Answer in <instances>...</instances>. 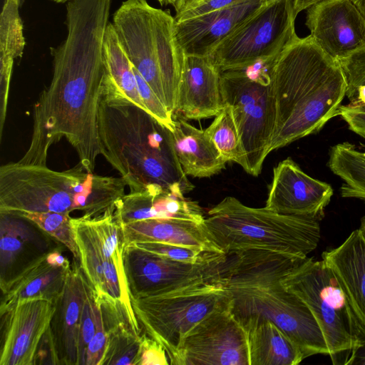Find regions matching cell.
<instances>
[{"label":"cell","mask_w":365,"mask_h":365,"mask_svg":"<svg viewBox=\"0 0 365 365\" xmlns=\"http://www.w3.org/2000/svg\"><path fill=\"white\" fill-rule=\"evenodd\" d=\"M51 238L23 217L0 213V287L55 248Z\"/></svg>","instance_id":"20"},{"label":"cell","mask_w":365,"mask_h":365,"mask_svg":"<svg viewBox=\"0 0 365 365\" xmlns=\"http://www.w3.org/2000/svg\"><path fill=\"white\" fill-rule=\"evenodd\" d=\"M103 53L106 67L103 91L125 98L148 111L138 91L133 64L111 22L108 23L105 32Z\"/></svg>","instance_id":"28"},{"label":"cell","mask_w":365,"mask_h":365,"mask_svg":"<svg viewBox=\"0 0 365 365\" xmlns=\"http://www.w3.org/2000/svg\"><path fill=\"white\" fill-rule=\"evenodd\" d=\"M169 364L165 349L156 341L143 333L138 365H168Z\"/></svg>","instance_id":"39"},{"label":"cell","mask_w":365,"mask_h":365,"mask_svg":"<svg viewBox=\"0 0 365 365\" xmlns=\"http://www.w3.org/2000/svg\"><path fill=\"white\" fill-rule=\"evenodd\" d=\"M247 0H200L181 13L176 14L175 21H181L194 16L228 7Z\"/></svg>","instance_id":"40"},{"label":"cell","mask_w":365,"mask_h":365,"mask_svg":"<svg viewBox=\"0 0 365 365\" xmlns=\"http://www.w3.org/2000/svg\"><path fill=\"white\" fill-rule=\"evenodd\" d=\"M286 289L302 299L315 317L334 365H346L351 351L365 341V323L331 269L308 257L282 279Z\"/></svg>","instance_id":"8"},{"label":"cell","mask_w":365,"mask_h":365,"mask_svg":"<svg viewBox=\"0 0 365 365\" xmlns=\"http://www.w3.org/2000/svg\"><path fill=\"white\" fill-rule=\"evenodd\" d=\"M20 0H4L0 16V107L8 105L14 60L21 58L25 46Z\"/></svg>","instance_id":"30"},{"label":"cell","mask_w":365,"mask_h":365,"mask_svg":"<svg viewBox=\"0 0 365 365\" xmlns=\"http://www.w3.org/2000/svg\"><path fill=\"white\" fill-rule=\"evenodd\" d=\"M328 166L344 183L341 187L343 197L365 200V151L344 142L331 148Z\"/></svg>","instance_id":"31"},{"label":"cell","mask_w":365,"mask_h":365,"mask_svg":"<svg viewBox=\"0 0 365 365\" xmlns=\"http://www.w3.org/2000/svg\"><path fill=\"white\" fill-rule=\"evenodd\" d=\"M111 0H70L67 35L50 47L53 76L34 106L29 148L17 161L46 165L49 148L64 138L81 163L93 173L100 155L98 113L104 91L103 45Z\"/></svg>","instance_id":"1"},{"label":"cell","mask_w":365,"mask_h":365,"mask_svg":"<svg viewBox=\"0 0 365 365\" xmlns=\"http://www.w3.org/2000/svg\"><path fill=\"white\" fill-rule=\"evenodd\" d=\"M247 339L250 365H297L304 356L273 322L259 315L236 318Z\"/></svg>","instance_id":"24"},{"label":"cell","mask_w":365,"mask_h":365,"mask_svg":"<svg viewBox=\"0 0 365 365\" xmlns=\"http://www.w3.org/2000/svg\"><path fill=\"white\" fill-rule=\"evenodd\" d=\"M135 246L172 260L188 264H207L226 260L227 255L182 245L156 242H133Z\"/></svg>","instance_id":"34"},{"label":"cell","mask_w":365,"mask_h":365,"mask_svg":"<svg viewBox=\"0 0 365 365\" xmlns=\"http://www.w3.org/2000/svg\"><path fill=\"white\" fill-rule=\"evenodd\" d=\"M98 304L107 334L101 365H138L142 334L134 330L123 310L110 304Z\"/></svg>","instance_id":"29"},{"label":"cell","mask_w":365,"mask_h":365,"mask_svg":"<svg viewBox=\"0 0 365 365\" xmlns=\"http://www.w3.org/2000/svg\"><path fill=\"white\" fill-rule=\"evenodd\" d=\"M143 333L166 351L176 365L184 339L210 314L231 308L229 292L219 279L169 293L131 299Z\"/></svg>","instance_id":"9"},{"label":"cell","mask_w":365,"mask_h":365,"mask_svg":"<svg viewBox=\"0 0 365 365\" xmlns=\"http://www.w3.org/2000/svg\"><path fill=\"white\" fill-rule=\"evenodd\" d=\"M339 115L346 122L350 130L365 138V107L341 106Z\"/></svg>","instance_id":"41"},{"label":"cell","mask_w":365,"mask_h":365,"mask_svg":"<svg viewBox=\"0 0 365 365\" xmlns=\"http://www.w3.org/2000/svg\"><path fill=\"white\" fill-rule=\"evenodd\" d=\"M121 226L126 245L138 242H156L225 254L205 220L148 219Z\"/></svg>","instance_id":"23"},{"label":"cell","mask_w":365,"mask_h":365,"mask_svg":"<svg viewBox=\"0 0 365 365\" xmlns=\"http://www.w3.org/2000/svg\"><path fill=\"white\" fill-rule=\"evenodd\" d=\"M49 1L54 2V3L63 4V3H67L70 0H49Z\"/></svg>","instance_id":"50"},{"label":"cell","mask_w":365,"mask_h":365,"mask_svg":"<svg viewBox=\"0 0 365 365\" xmlns=\"http://www.w3.org/2000/svg\"><path fill=\"white\" fill-rule=\"evenodd\" d=\"M49 252L40 256L16 277L0 287V313L26 299L43 298L56 303L71 267L51 264L47 260Z\"/></svg>","instance_id":"25"},{"label":"cell","mask_w":365,"mask_h":365,"mask_svg":"<svg viewBox=\"0 0 365 365\" xmlns=\"http://www.w3.org/2000/svg\"><path fill=\"white\" fill-rule=\"evenodd\" d=\"M71 223L79 252V264L96 302L122 309L133 329L142 333L132 307L123 259L101 248L87 218L72 217Z\"/></svg>","instance_id":"13"},{"label":"cell","mask_w":365,"mask_h":365,"mask_svg":"<svg viewBox=\"0 0 365 365\" xmlns=\"http://www.w3.org/2000/svg\"><path fill=\"white\" fill-rule=\"evenodd\" d=\"M97 304L88 284L78 336V365H86L88 346L96 330Z\"/></svg>","instance_id":"36"},{"label":"cell","mask_w":365,"mask_h":365,"mask_svg":"<svg viewBox=\"0 0 365 365\" xmlns=\"http://www.w3.org/2000/svg\"><path fill=\"white\" fill-rule=\"evenodd\" d=\"M120 178L88 172L81 163L62 171L11 162L0 168V213L78 210L93 219L114 214L125 195Z\"/></svg>","instance_id":"5"},{"label":"cell","mask_w":365,"mask_h":365,"mask_svg":"<svg viewBox=\"0 0 365 365\" xmlns=\"http://www.w3.org/2000/svg\"><path fill=\"white\" fill-rule=\"evenodd\" d=\"M88 287L80 264L73 263L49 327L59 365H78L79 329Z\"/></svg>","instance_id":"21"},{"label":"cell","mask_w":365,"mask_h":365,"mask_svg":"<svg viewBox=\"0 0 365 365\" xmlns=\"http://www.w3.org/2000/svg\"><path fill=\"white\" fill-rule=\"evenodd\" d=\"M26 0H20V6L21 7L23 4H24Z\"/></svg>","instance_id":"51"},{"label":"cell","mask_w":365,"mask_h":365,"mask_svg":"<svg viewBox=\"0 0 365 365\" xmlns=\"http://www.w3.org/2000/svg\"><path fill=\"white\" fill-rule=\"evenodd\" d=\"M199 1L200 0H177L175 4L173 6L175 8L176 14L181 13Z\"/></svg>","instance_id":"46"},{"label":"cell","mask_w":365,"mask_h":365,"mask_svg":"<svg viewBox=\"0 0 365 365\" xmlns=\"http://www.w3.org/2000/svg\"><path fill=\"white\" fill-rule=\"evenodd\" d=\"M169 10L147 0H125L113 15V25L134 68L173 114L184 61Z\"/></svg>","instance_id":"6"},{"label":"cell","mask_w":365,"mask_h":365,"mask_svg":"<svg viewBox=\"0 0 365 365\" xmlns=\"http://www.w3.org/2000/svg\"><path fill=\"white\" fill-rule=\"evenodd\" d=\"M196 4V3H195Z\"/></svg>","instance_id":"52"},{"label":"cell","mask_w":365,"mask_h":365,"mask_svg":"<svg viewBox=\"0 0 365 365\" xmlns=\"http://www.w3.org/2000/svg\"><path fill=\"white\" fill-rule=\"evenodd\" d=\"M322 257L365 323V240L359 230L338 247L324 251Z\"/></svg>","instance_id":"26"},{"label":"cell","mask_w":365,"mask_h":365,"mask_svg":"<svg viewBox=\"0 0 365 365\" xmlns=\"http://www.w3.org/2000/svg\"><path fill=\"white\" fill-rule=\"evenodd\" d=\"M250 365L245 331L231 308L213 313L187 335L176 365Z\"/></svg>","instance_id":"14"},{"label":"cell","mask_w":365,"mask_h":365,"mask_svg":"<svg viewBox=\"0 0 365 365\" xmlns=\"http://www.w3.org/2000/svg\"><path fill=\"white\" fill-rule=\"evenodd\" d=\"M358 229L359 230L364 240H365V215L361 219L360 226Z\"/></svg>","instance_id":"48"},{"label":"cell","mask_w":365,"mask_h":365,"mask_svg":"<svg viewBox=\"0 0 365 365\" xmlns=\"http://www.w3.org/2000/svg\"><path fill=\"white\" fill-rule=\"evenodd\" d=\"M106 343L107 334L103 320L102 312L100 306L97 304L96 330L88 346L86 365L101 364Z\"/></svg>","instance_id":"38"},{"label":"cell","mask_w":365,"mask_h":365,"mask_svg":"<svg viewBox=\"0 0 365 365\" xmlns=\"http://www.w3.org/2000/svg\"><path fill=\"white\" fill-rule=\"evenodd\" d=\"M345 75L346 96L354 106L365 107V49L339 61Z\"/></svg>","instance_id":"35"},{"label":"cell","mask_w":365,"mask_h":365,"mask_svg":"<svg viewBox=\"0 0 365 365\" xmlns=\"http://www.w3.org/2000/svg\"><path fill=\"white\" fill-rule=\"evenodd\" d=\"M295 14L324 0H292Z\"/></svg>","instance_id":"45"},{"label":"cell","mask_w":365,"mask_h":365,"mask_svg":"<svg viewBox=\"0 0 365 365\" xmlns=\"http://www.w3.org/2000/svg\"><path fill=\"white\" fill-rule=\"evenodd\" d=\"M114 215L121 225L148 219L205 220L196 201L156 185L125 194L117 202Z\"/></svg>","instance_id":"22"},{"label":"cell","mask_w":365,"mask_h":365,"mask_svg":"<svg viewBox=\"0 0 365 365\" xmlns=\"http://www.w3.org/2000/svg\"><path fill=\"white\" fill-rule=\"evenodd\" d=\"M133 69L135 76L139 95L147 110L160 123L171 132H173L174 120L173 119V114L133 66Z\"/></svg>","instance_id":"37"},{"label":"cell","mask_w":365,"mask_h":365,"mask_svg":"<svg viewBox=\"0 0 365 365\" xmlns=\"http://www.w3.org/2000/svg\"><path fill=\"white\" fill-rule=\"evenodd\" d=\"M61 247L58 246L51 250L47 255L48 262L54 266L71 268V265L68 259L61 254Z\"/></svg>","instance_id":"43"},{"label":"cell","mask_w":365,"mask_h":365,"mask_svg":"<svg viewBox=\"0 0 365 365\" xmlns=\"http://www.w3.org/2000/svg\"><path fill=\"white\" fill-rule=\"evenodd\" d=\"M188 264L125 245L123 265L131 299L172 292L220 279L225 262Z\"/></svg>","instance_id":"12"},{"label":"cell","mask_w":365,"mask_h":365,"mask_svg":"<svg viewBox=\"0 0 365 365\" xmlns=\"http://www.w3.org/2000/svg\"><path fill=\"white\" fill-rule=\"evenodd\" d=\"M98 135L100 155L119 173L130 192L153 185L179 195L194 189L178 160L173 132L126 98L103 91Z\"/></svg>","instance_id":"3"},{"label":"cell","mask_w":365,"mask_h":365,"mask_svg":"<svg viewBox=\"0 0 365 365\" xmlns=\"http://www.w3.org/2000/svg\"><path fill=\"white\" fill-rule=\"evenodd\" d=\"M17 215L30 220L53 240L64 245L72 254L74 262L79 264V252L70 214L42 212H21Z\"/></svg>","instance_id":"33"},{"label":"cell","mask_w":365,"mask_h":365,"mask_svg":"<svg viewBox=\"0 0 365 365\" xmlns=\"http://www.w3.org/2000/svg\"><path fill=\"white\" fill-rule=\"evenodd\" d=\"M307 11L310 36L334 59L365 49V19L351 0H324Z\"/></svg>","instance_id":"15"},{"label":"cell","mask_w":365,"mask_h":365,"mask_svg":"<svg viewBox=\"0 0 365 365\" xmlns=\"http://www.w3.org/2000/svg\"><path fill=\"white\" fill-rule=\"evenodd\" d=\"M205 221L226 255L262 250L306 258L320 240L317 219L250 207L234 197L212 207Z\"/></svg>","instance_id":"7"},{"label":"cell","mask_w":365,"mask_h":365,"mask_svg":"<svg viewBox=\"0 0 365 365\" xmlns=\"http://www.w3.org/2000/svg\"><path fill=\"white\" fill-rule=\"evenodd\" d=\"M306 258L262 250L237 251L227 254L220 274L235 317L259 315L271 320L298 346L304 358L329 355L312 312L282 284L284 276Z\"/></svg>","instance_id":"4"},{"label":"cell","mask_w":365,"mask_h":365,"mask_svg":"<svg viewBox=\"0 0 365 365\" xmlns=\"http://www.w3.org/2000/svg\"><path fill=\"white\" fill-rule=\"evenodd\" d=\"M220 73L209 56L185 55L174 113L185 120L215 116L224 106Z\"/></svg>","instance_id":"19"},{"label":"cell","mask_w":365,"mask_h":365,"mask_svg":"<svg viewBox=\"0 0 365 365\" xmlns=\"http://www.w3.org/2000/svg\"><path fill=\"white\" fill-rule=\"evenodd\" d=\"M276 118L269 151L315 133L332 118L346 94L340 63L310 35H297L269 63Z\"/></svg>","instance_id":"2"},{"label":"cell","mask_w":365,"mask_h":365,"mask_svg":"<svg viewBox=\"0 0 365 365\" xmlns=\"http://www.w3.org/2000/svg\"><path fill=\"white\" fill-rule=\"evenodd\" d=\"M55 310V302L32 298L19 301L0 313V365H34Z\"/></svg>","instance_id":"16"},{"label":"cell","mask_w":365,"mask_h":365,"mask_svg":"<svg viewBox=\"0 0 365 365\" xmlns=\"http://www.w3.org/2000/svg\"><path fill=\"white\" fill-rule=\"evenodd\" d=\"M267 0H247L175 23L185 55L209 56L216 46L258 12Z\"/></svg>","instance_id":"18"},{"label":"cell","mask_w":365,"mask_h":365,"mask_svg":"<svg viewBox=\"0 0 365 365\" xmlns=\"http://www.w3.org/2000/svg\"><path fill=\"white\" fill-rule=\"evenodd\" d=\"M365 19V0H351Z\"/></svg>","instance_id":"47"},{"label":"cell","mask_w":365,"mask_h":365,"mask_svg":"<svg viewBox=\"0 0 365 365\" xmlns=\"http://www.w3.org/2000/svg\"><path fill=\"white\" fill-rule=\"evenodd\" d=\"M161 6L172 5L174 6L177 0H157Z\"/></svg>","instance_id":"49"},{"label":"cell","mask_w":365,"mask_h":365,"mask_svg":"<svg viewBox=\"0 0 365 365\" xmlns=\"http://www.w3.org/2000/svg\"><path fill=\"white\" fill-rule=\"evenodd\" d=\"M292 0L268 3L209 56L222 71L272 61L297 35Z\"/></svg>","instance_id":"11"},{"label":"cell","mask_w":365,"mask_h":365,"mask_svg":"<svg viewBox=\"0 0 365 365\" xmlns=\"http://www.w3.org/2000/svg\"><path fill=\"white\" fill-rule=\"evenodd\" d=\"M332 195L329 184L310 177L288 158L274 168L264 207L320 220Z\"/></svg>","instance_id":"17"},{"label":"cell","mask_w":365,"mask_h":365,"mask_svg":"<svg viewBox=\"0 0 365 365\" xmlns=\"http://www.w3.org/2000/svg\"><path fill=\"white\" fill-rule=\"evenodd\" d=\"M34 364L59 365L49 328L42 337L41 343L38 347L34 362Z\"/></svg>","instance_id":"42"},{"label":"cell","mask_w":365,"mask_h":365,"mask_svg":"<svg viewBox=\"0 0 365 365\" xmlns=\"http://www.w3.org/2000/svg\"><path fill=\"white\" fill-rule=\"evenodd\" d=\"M270 63V62H269ZM220 73L223 103L231 106L245 153L243 169L258 176L270 153L276 109L269 63Z\"/></svg>","instance_id":"10"},{"label":"cell","mask_w":365,"mask_h":365,"mask_svg":"<svg viewBox=\"0 0 365 365\" xmlns=\"http://www.w3.org/2000/svg\"><path fill=\"white\" fill-rule=\"evenodd\" d=\"M205 131L227 162H235L243 168L245 153L230 106L224 103Z\"/></svg>","instance_id":"32"},{"label":"cell","mask_w":365,"mask_h":365,"mask_svg":"<svg viewBox=\"0 0 365 365\" xmlns=\"http://www.w3.org/2000/svg\"><path fill=\"white\" fill-rule=\"evenodd\" d=\"M173 135L175 154L187 175L208 178L225 168L227 162L205 130L178 118L174 120Z\"/></svg>","instance_id":"27"},{"label":"cell","mask_w":365,"mask_h":365,"mask_svg":"<svg viewBox=\"0 0 365 365\" xmlns=\"http://www.w3.org/2000/svg\"><path fill=\"white\" fill-rule=\"evenodd\" d=\"M346 365H365V341L351 351Z\"/></svg>","instance_id":"44"}]
</instances>
